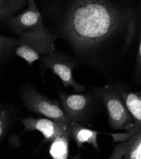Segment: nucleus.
<instances>
[{"instance_id":"3","label":"nucleus","mask_w":141,"mask_h":159,"mask_svg":"<svg viewBox=\"0 0 141 159\" xmlns=\"http://www.w3.org/2000/svg\"><path fill=\"white\" fill-rule=\"evenodd\" d=\"M95 90L102 99L108 115L109 125L113 130H125L134 123V119L123 100L120 92L110 84Z\"/></svg>"},{"instance_id":"10","label":"nucleus","mask_w":141,"mask_h":159,"mask_svg":"<svg viewBox=\"0 0 141 159\" xmlns=\"http://www.w3.org/2000/svg\"><path fill=\"white\" fill-rule=\"evenodd\" d=\"M110 159H141V133H136L117 145Z\"/></svg>"},{"instance_id":"15","label":"nucleus","mask_w":141,"mask_h":159,"mask_svg":"<svg viewBox=\"0 0 141 159\" xmlns=\"http://www.w3.org/2000/svg\"><path fill=\"white\" fill-rule=\"evenodd\" d=\"M13 120V112L8 107H1L0 110V140L8 133Z\"/></svg>"},{"instance_id":"13","label":"nucleus","mask_w":141,"mask_h":159,"mask_svg":"<svg viewBox=\"0 0 141 159\" xmlns=\"http://www.w3.org/2000/svg\"><path fill=\"white\" fill-rule=\"evenodd\" d=\"M28 0H0V19L4 23L24 8Z\"/></svg>"},{"instance_id":"9","label":"nucleus","mask_w":141,"mask_h":159,"mask_svg":"<svg viewBox=\"0 0 141 159\" xmlns=\"http://www.w3.org/2000/svg\"><path fill=\"white\" fill-rule=\"evenodd\" d=\"M24 126L22 133L39 131L44 137V142L51 143L59 135L65 131L68 125L61 124L48 118L28 117L22 119Z\"/></svg>"},{"instance_id":"11","label":"nucleus","mask_w":141,"mask_h":159,"mask_svg":"<svg viewBox=\"0 0 141 159\" xmlns=\"http://www.w3.org/2000/svg\"><path fill=\"white\" fill-rule=\"evenodd\" d=\"M68 129L70 138L75 140L78 149L82 148L84 144L87 143L96 150H99L98 131L87 129L81 124L74 121H70Z\"/></svg>"},{"instance_id":"6","label":"nucleus","mask_w":141,"mask_h":159,"mask_svg":"<svg viewBox=\"0 0 141 159\" xmlns=\"http://www.w3.org/2000/svg\"><path fill=\"white\" fill-rule=\"evenodd\" d=\"M27 8L17 15L8 19L5 24L14 33L19 35L30 30L46 29L42 15L35 0H28Z\"/></svg>"},{"instance_id":"12","label":"nucleus","mask_w":141,"mask_h":159,"mask_svg":"<svg viewBox=\"0 0 141 159\" xmlns=\"http://www.w3.org/2000/svg\"><path fill=\"white\" fill-rule=\"evenodd\" d=\"M70 139L68 129L55 138L51 143L50 147L49 153L50 157L53 159L68 158Z\"/></svg>"},{"instance_id":"8","label":"nucleus","mask_w":141,"mask_h":159,"mask_svg":"<svg viewBox=\"0 0 141 159\" xmlns=\"http://www.w3.org/2000/svg\"><path fill=\"white\" fill-rule=\"evenodd\" d=\"M120 95L127 105L134 123L128 126L125 133H111L113 142H121L136 133H141V92L120 91Z\"/></svg>"},{"instance_id":"16","label":"nucleus","mask_w":141,"mask_h":159,"mask_svg":"<svg viewBox=\"0 0 141 159\" xmlns=\"http://www.w3.org/2000/svg\"><path fill=\"white\" fill-rule=\"evenodd\" d=\"M136 77L139 81H141V26L140 30V35H139V43L138 52L137 55L136 60Z\"/></svg>"},{"instance_id":"5","label":"nucleus","mask_w":141,"mask_h":159,"mask_svg":"<svg viewBox=\"0 0 141 159\" xmlns=\"http://www.w3.org/2000/svg\"><path fill=\"white\" fill-rule=\"evenodd\" d=\"M41 59L44 68L51 70L56 75L61 79L65 88L71 87L78 93L86 91V88L78 84L73 78L72 71L76 66V63L70 57L54 52L42 56Z\"/></svg>"},{"instance_id":"2","label":"nucleus","mask_w":141,"mask_h":159,"mask_svg":"<svg viewBox=\"0 0 141 159\" xmlns=\"http://www.w3.org/2000/svg\"><path fill=\"white\" fill-rule=\"evenodd\" d=\"M57 38L47 28L25 32L18 35L15 54L31 66L42 56L55 51Z\"/></svg>"},{"instance_id":"14","label":"nucleus","mask_w":141,"mask_h":159,"mask_svg":"<svg viewBox=\"0 0 141 159\" xmlns=\"http://www.w3.org/2000/svg\"><path fill=\"white\" fill-rule=\"evenodd\" d=\"M17 46V38L0 36V57L1 60L6 59L14 52Z\"/></svg>"},{"instance_id":"4","label":"nucleus","mask_w":141,"mask_h":159,"mask_svg":"<svg viewBox=\"0 0 141 159\" xmlns=\"http://www.w3.org/2000/svg\"><path fill=\"white\" fill-rule=\"evenodd\" d=\"M25 107L32 112L68 125L70 120L56 100L41 94L33 87L25 86L20 94Z\"/></svg>"},{"instance_id":"1","label":"nucleus","mask_w":141,"mask_h":159,"mask_svg":"<svg viewBox=\"0 0 141 159\" xmlns=\"http://www.w3.org/2000/svg\"><path fill=\"white\" fill-rule=\"evenodd\" d=\"M136 22L134 11L122 0H70L58 33L86 61L106 69L129 50Z\"/></svg>"},{"instance_id":"7","label":"nucleus","mask_w":141,"mask_h":159,"mask_svg":"<svg viewBox=\"0 0 141 159\" xmlns=\"http://www.w3.org/2000/svg\"><path fill=\"white\" fill-rule=\"evenodd\" d=\"M60 98L66 115L70 121L86 123L92 107L93 100L89 94H68L60 93Z\"/></svg>"},{"instance_id":"17","label":"nucleus","mask_w":141,"mask_h":159,"mask_svg":"<svg viewBox=\"0 0 141 159\" xmlns=\"http://www.w3.org/2000/svg\"><path fill=\"white\" fill-rule=\"evenodd\" d=\"M140 13H141V5H140Z\"/></svg>"}]
</instances>
